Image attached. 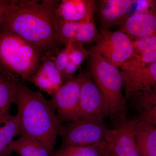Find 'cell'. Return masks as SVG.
Here are the masks:
<instances>
[{
  "label": "cell",
  "instance_id": "obj_1",
  "mask_svg": "<svg viewBox=\"0 0 156 156\" xmlns=\"http://www.w3.org/2000/svg\"><path fill=\"white\" fill-rule=\"evenodd\" d=\"M59 2L16 0L3 17L0 30L11 32L22 38L34 47L42 57L55 56L61 47L53 23Z\"/></svg>",
  "mask_w": 156,
  "mask_h": 156
},
{
  "label": "cell",
  "instance_id": "obj_13",
  "mask_svg": "<svg viewBox=\"0 0 156 156\" xmlns=\"http://www.w3.org/2000/svg\"><path fill=\"white\" fill-rule=\"evenodd\" d=\"M55 57L43 56L38 70L29 81L51 97L63 84L61 76L55 66Z\"/></svg>",
  "mask_w": 156,
  "mask_h": 156
},
{
  "label": "cell",
  "instance_id": "obj_22",
  "mask_svg": "<svg viewBox=\"0 0 156 156\" xmlns=\"http://www.w3.org/2000/svg\"><path fill=\"white\" fill-rule=\"evenodd\" d=\"M107 152L105 144L92 146L60 147L54 151L53 156H105Z\"/></svg>",
  "mask_w": 156,
  "mask_h": 156
},
{
  "label": "cell",
  "instance_id": "obj_10",
  "mask_svg": "<svg viewBox=\"0 0 156 156\" xmlns=\"http://www.w3.org/2000/svg\"><path fill=\"white\" fill-rule=\"evenodd\" d=\"M53 23L56 38L60 46L65 47L72 41L91 44L96 41L99 36L94 20L87 22H66L54 14Z\"/></svg>",
  "mask_w": 156,
  "mask_h": 156
},
{
  "label": "cell",
  "instance_id": "obj_8",
  "mask_svg": "<svg viewBox=\"0 0 156 156\" xmlns=\"http://www.w3.org/2000/svg\"><path fill=\"white\" fill-rule=\"evenodd\" d=\"M80 86L81 78L79 73L64 83L52 96L51 100L61 124L80 119Z\"/></svg>",
  "mask_w": 156,
  "mask_h": 156
},
{
  "label": "cell",
  "instance_id": "obj_14",
  "mask_svg": "<svg viewBox=\"0 0 156 156\" xmlns=\"http://www.w3.org/2000/svg\"><path fill=\"white\" fill-rule=\"evenodd\" d=\"M99 2L98 15L101 30H109L122 24L128 17L134 1L103 0Z\"/></svg>",
  "mask_w": 156,
  "mask_h": 156
},
{
  "label": "cell",
  "instance_id": "obj_24",
  "mask_svg": "<svg viewBox=\"0 0 156 156\" xmlns=\"http://www.w3.org/2000/svg\"><path fill=\"white\" fill-rule=\"evenodd\" d=\"M70 61L69 51L67 46L60 49L56 54L54 59L55 66L61 76L62 79L64 76L65 70Z\"/></svg>",
  "mask_w": 156,
  "mask_h": 156
},
{
  "label": "cell",
  "instance_id": "obj_12",
  "mask_svg": "<svg viewBox=\"0 0 156 156\" xmlns=\"http://www.w3.org/2000/svg\"><path fill=\"white\" fill-rule=\"evenodd\" d=\"M95 3L93 0H62L57 6L54 14L66 22L93 21Z\"/></svg>",
  "mask_w": 156,
  "mask_h": 156
},
{
  "label": "cell",
  "instance_id": "obj_17",
  "mask_svg": "<svg viewBox=\"0 0 156 156\" xmlns=\"http://www.w3.org/2000/svg\"><path fill=\"white\" fill-rule=\"evenodd\" d=\"M127 101L138 113L137 118L156 125V87H147L134 93Z\"/></svg>",
  "mask_w": 156,
  "mask_h": 156
},
{
  "label": "cell",
  "instance_id": "obj_15",
  "mask_svg": "<svg viewBox=\"0 0 156 156\" xmlns=\"http://www.w3.org/2000/svg\"><path fill=\"white\" fill-rule=\"evenodd\" d=\"M118 31L126 34L132 41L156 34V13L135 14L128 16Z\"/></svg>",
  "mask_w": 156,
  "mask_h": 156
},
{
  "label": "cell",
  "instance_id": "obj_23",
  "mask_svg": "<svg viewBox=\"0 0 156 156\" xmlns=\"http://www.w3.org/2000/svg\"><path fill=\"white\" fill-rule=\"evenodd\" d=\"M69 51L70 60L80 69L83 62L89 56L88 51L80 42L72 41L67 45Z\"/></svg>",
  "mask_w": 156,
  "mask_h": 156
},
{
  "label": "cell",
  "instance_id": "obj_11",
  "mask_svg": "<svg viewBox=\"0 0 156 156\" xmlns=\"http://www.w3.org/2000/svg\"><path fill=\"white\" fill-rule=\"evenodd\" d=\"M131 56L120 67L122 75H127L146 67L156 60V34L132 41Z\"/></svg>",
  "mask_w": 156,
  "mask_h": 156
},
{
  "label": "cell",
  "instance_id": "obj_20",
  "mask_svg": "<svg viewBox=\"0 0 156 156\" xmlns=\"http://www.w3.org/2000/svg\"><path fill=\"white\" fill-rule=\"evenodd\" d=\"M20 135L18 116L10 114L0 122V156H10V146L14 138Z\"/></svg>",
  "mask_w": 156,
  "mask_h": 156
},
{
  "label": "cell",
  "instance_id": "obj_26",
  "mask_svg": "<svg viewBox=\"0 0 156 156\" xmlns=\"http://www.w3.org/2000/svg\"><path fill=\"white\" fill-rule=\"evenodd\" d=\"M15 2L16 0H0V24L5 14Z\"/></svg>",
  "mask_w": 156,
  "mask_h": 156
},
{
  "label": "cell",
  "instance_id": "obj_6",
  "mask_svg": "<svg viewBox=\"0 0 156 156\" xmlns=\"http://www.w3.org/2000/svg\"><path fill=\"white\" fill-rule=\"evenodd\" d=\"M132 41L119 31L101 30L95 44L88 51L89 55L99 56L110 64L120 67L133 52Z\"/></svg>",
  "mask_w": 156,
  "mask_h": 156
},
{
  "label": "cell",
  "instance_id": "obj_27",
  "mask_svg": "<svg viewBox=\"0 0 156 156\" xmlns=\"http://www.w3.org/2000/svg\"><path fill=\"white\" fill-rule=\"evenodd\" d=\"M105 156H115L110 151H109L107 149V153L106 155Z\"/></svg>",
  "mask_w": 156,
  "mask_h": 156
},
{
  "label": "cell",
  "instance_id": "obj_5",
  "mask_svg": "<svg viewBox=\"0 0 156 156\" xmlns=\"http://www.w3.org/2000/svg\"><path fill=\"white\" fill-rule=\"evenodd\" d=\"M108 128L104 121L79 119L62 126L61 146H92L105 144Z\"/></svg>",
  "mask_w": 156,
  "mask_h": 156
},
{
  "label": "cell",
  "instance_id": "obj_4",
  "mask_svg": "<svg viewBox=\"0 0 156 156\" xmlns=\"http://www.w3.org/2000/svg\"><path fill=\"white\" fill-rule=\"evenodd\" d=\"M90 75L108 101L110 116L115 120L126 117L127 102L123 94V83L119 67L99 56L90 54Z\"/></svg>",
  "mask_w": 156,
  "mask_h": 156
},
{
  "label": "cell",
  "instance_id": "obj_21",
  "mask_svg": "<svg viewBox=\"0 0 156 156\" xmlns=\"http://www.w3.org/2000/svg\"><path fill=\"white\" fill-rule=\"evenodd\" d=\"M19 136L11 142V153H15L20 156H50L44 147L37 140L23 135Z\"/></svg>",
  "mask_w": 156,
  "mask_h": 156
},
{
  "label": "cell",
  "instance_id": "obj_25",
  "mask_svg": "<svg viewBox=\"0 0 156 156\" xmlns=\"http://www.w3.org/2000/svg\"><path fill=\"white\" fill-rule=\"evenodd\" d=\"M79 69L78 68L77 66H76L74 63H73L70 60L66 66V68L65 70L64 76L62 78L63 84L74 77L75 76L76 73Z\"/></svg>",
  "mask_w": 156,
  "mask_h": 156
},
{
  "label": "cell",
  "instance_id": "obj_19",
  "mask_svg": "<svg viewBox=\"0 0 156 156\" xmlns=\"http://www.w3.org/2000/svg\"><path fill=\"white\" fill-rule=\"evenodd\" d=\"M19 76L0 69V122L10 114L14 103L17 87L20 82Z\"/></svg>",
  "mask_w": 156,
  "mask_h": 156
},
{
  "label": "cell",
  "instance_id": "obj_3",
  "mask_svg": "<svg viewBox=\"0 0 156 156\" xmlns=\"http://www.w3.org/2000/svg\"><path fill=\"white\" fill-rule=\"evenodd\" d=\"M41 56L34 47L17 35L0 30V69L29 82L41 65Z\"/></svg>",
  "mask_w": 156,
  "mask_h": 156
},
{
  "label": "cell",
  "instance_id": "obj_16",
  "mask_svg": "<svg viewBox=\"0 0 156 156\" xmlns=\"http://www.w3.org/2000/svg\"><path fill=\"white\" fill-rule=\"evenodd\" d=\"M122 76L125 92L124 97L127 102L134 93L147 87H156V60L142 69Z\"/></svg>",
  "mask_w": 156,
  "mask_h": 156
},
{
  "label": "cell",
  "instance_id": "obj_7",
  "mask_svg": "<svg viewBox=\"0 0 156 156\" xmlns=\"http://www.w3.org/2000/svg\"><path fill=\"white\" fill-rule=\"evenodd\" d=\"M80 74V119L104 121L110 116L107 99L92 80L90 74L81 72Z\"/></svg>",
  "mask_w": 156,
  "mask_h": 156
},
{
  "label": "cell",
  "instance_id": "obj_18",
  "mask_svg": "<svg viewBox=\"0 0 156 156\" xmlns=\"http://www.w3.org/2000/svg\"><path fill=\"white\" fill-rule=\"evenodd\" d=\"M134 135L140 156H156V125L140 119H132Z\"/></svg>",
  "mask_w": 156,
  "mask_h": 156
},
{
  "label": "cell",
  "instance_id": "obj_9",
  "mask_svg": "<svg viewBox=\"0 0 156 156\" xmlns=\"http://www.w3.org/2000/svg\"><path fill=\"white\" fill-rule=\"evenodd\" d=\"M107 148L115 156H140L134 135L133 120L127 117L117 120L105 136Z\"/></svg>",
  "mask_w": 156,
  "mask_h": 156
},
{
  "label": "cell",
  "instance_id": "obj_2",
  "mask_svg": "<svg viewBox=\"0 0 156 156\" xmlns=\"http://www.w3.org/2000/svg\"><path fill=\"white\" fill-rule=\"evenodd\" d=\"M14 103L17 107L20 135L37 140L50 156H53L62 124L58 119L51 99L47 100L41 92L32 90L21 81Z\"/></svg>",
  "mask_w": 156,
  "mask_h": 156
}]
</instances>
